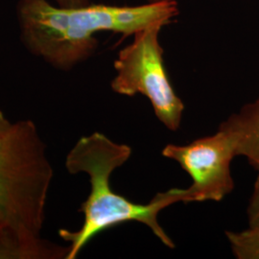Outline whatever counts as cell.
I'll return each mask as SVG.
<instances>
[{
  "mask_svg": "<svg viewBox=\"0 0 259 259\" xmlns=\"http://www.w3.org/2000/svg\"><path fill=\"white\" fill-rule=\"evenodd\" d=\"M46 151L31 121L0 134V249L15 258L47 255L40 232L53 170Z\"/></svg>",
  "mask_w": 259,
  "mask_h": 259,
  "instance_id": "cell-3",
  "label": "cell"
},
{
  "mask_svg": "<svg viewBox=\"0 0 259 259\" xmlns=\"http://www.w3.org/2000/svg\"><path fill=\"white\" fill-rule=\"evenodd\" d=\"M132 156V148L116 143L101 133H93L77 141L68 153L65 166L71 174L83 172L90 177L91 193L82 204L83 225L76 232L62 230L60 236L68 241L70 246L66 259H74L93 237L103 231L122 223H142L170 249L175 248L173 240L167 235L157 221L160 210L176 203H191L188 189L172 188L157 193L148 204L133 203L111 190V175L122 166Z\"/></svg>",
  "mask_w": 259,
  "mask_h": 259,
  "instance_id": "cell-2",
  "label": "cell"
},
{
  "mask_svg": "<svg viewBox=\"0 0 259 259\" xmlns=\"http://www.w3.org/2000/svg\"><path fill=\"white\" fill-rule=\"evenodd\" d=\"M232 253L238 259H259V227L242 232H227Z\"/></svg>",
  "mask_w": 259,
  "mask_h": 259,
  "instance_id": "cell-7",
  "label": "cell"
},
{
  "mask_svg": "<svg viewBox=\"0 0 259 259\" xmlns=\"http://www.w3.org/2000/svg\"><path fill=\"white\" fill-rule=\"evenodd\" d=\"M179 14L174 0L139 6L89 4L60 7L51 0H19L21 38L28 49L58 68L68 69L93 55L96 34L113 32L134 36L154 24H168Z\"/></svg>",
  "mask_w": 259,
  "mask_h": 259,
  "instance_id": "cell-1",
  "label": "cell"
},
{
  "mask_svg": "<svg viewBox=\"0 0 259 259\" xmlns=\"http://www.w3.org/2000/svg\"><path fill=\"white\" fill-rule=\"evenodd\" d=\"M56 5L65 8H76L91 4V0H51Z\"/></svg>",
  "mask_w": 259,
  "mask_h": 259,
  "instance_id": "cell-9",
  "label": "cell"
},
{
  "mask_svg": "<svg viewBox=\"0 0 259 259\" xmlns=\"http://www.w3.org/2000/svg\"><path fill=\"white\" fill-rule=\"evenodd\" d=\"M10 125H11V123H10L9 121L6 120L4 118V116L2 115V113L0 112V134L7 129Z\"/></svg>",
  "mask_w": 259,
  "mask_h": 259,
  "instance_id": "cell-10",
  "label": "cell"
},
{
  "mask_svg": "<svg viewBox=\"0 0 259 259\" xmlns=\"http://www.w3.org/2000/svg\"><path fill=\"white\" fill-rule=\"evenodd\" d=\"M161 24H154L134 35L114 61L116 75L111 81L114 93L147 97L158 118L166 128H180L185 105L177 95L167 75L163 49L158 35Z\"/></svg>",
  "mask_w": 259,
  "mask_h": 259,
  "instance_id": "cell-4",
  "label": "cell"
},
{
  "mask_svg": "<svg viewBox=\"0 0 259 259\" xmlns=\"http://www.w3.org/2000/svg\"><path fill=\"white\" fill-rule=\"evenodd\" d=\"M247 215L250 228L259 227V172L247 208Z\"/></svg>",
  "mask_w": 259,
  "mask_h": 259,
  "instance_id": "cell-8",
  "label": "cell"
},
{
  "mask_svg": "<svg viewBox=\"0 0 259 259\" xmlns=\"http://www.w3.org/2000/svg\"><path fill=\"white\" fill-rule=\"evenodd\" d=\"M3 258H14V256L10 252H8L7 250L0 249V259Z\"/></svg>",
  "mask_w": 259,
  "mask_h": 259,
  "instance_id": "cell-11",
  "label": "cell"
},
{
  "mask_svg": "<svg viewBox=\"0 0 259 259\" xmlns=\"http://www.w3.org/2000/svg\"><path fill=\"white\" fill-rule=\"evenodd\" d=\"M233 133L237 141V156L245 157L259 172V97L245 105L222 123Z\"/></svg>",
  "mask_w": 259,
  "mask_h": 259,
  "instance_id": "cell-6",
  "label": "cell"
},
{
  "mask_svg": "<svg viewBox=\"0 0 259 259\" xmlns=\"http://www.w3.org/2000/svg\"><path fill=\"white\" fill-rule=\"evenodd\" d=\"M157 1H162V0H148V2H157Z\"/></svg>",
  "mask_w": 259,
  "mask_h": 259,
  "instance_id": "cell-12",
  "label": "cell"
},
{
  "mask_svg": "<svg viewBox=\"0 0 259 259\" xmlns=\"http://www.w3.org/2000/svg\"><path fill=\"white\" fill-rule=\"evenodd\" d=\"M162 156L177 161L191 178L187 189L192 202H220L234 188L231 164L237 156V141L222 124L212 136L186 145L168 144Z\"/></svg>",
  "mask_w": 259,
  "mask_h": 259,
  "instance_id": "cell-5",
  "label": "cell"
}]
</instances>
